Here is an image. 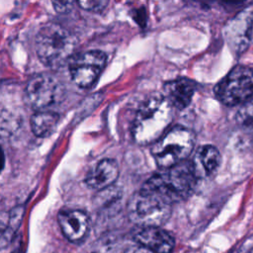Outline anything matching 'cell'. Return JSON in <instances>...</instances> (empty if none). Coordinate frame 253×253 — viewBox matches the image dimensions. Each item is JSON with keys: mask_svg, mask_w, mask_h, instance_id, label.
I'll list each match as a JSON object with an SVG mask.
<instances>
[{"mask_svg": "<svg viewBox=\"0 0 253 253\" xmlns=\"http://www.w3.org/2000/svg\"><path fill=\"white\" fill-rule=\"evenodd\" d=\"M173 107L163 96L147 99L137 110L131 134L138 144H153L168 129L173 120Z\"/></svg>", "mask_w": 253, "mask_h": 253, "instance_id": "obj_1", "label": "cell"}, {"mask_svg": "<svg viewBox=\"0 0 253 253\" xmlns=\"http://www.w3.org/2000/svg\"><path fill=\"white\" fill-rule=\"evenodd\" d=\"M198 178L191 160L154 174L145 181L141 189L154 193L171 205L187 199L194 191Z\"/></svg>", "mask_w": 253, "mask_h": 253, "instance_id": "obj_2", "label": "cell"}, {"mask_svg": "<svg viewBox=\"0 0 253 253\" xmlns=\"http://www.w3.org/2000/svg\"><path fill=\"white\" fill-rule=\"evenodd\" d=\"M76 44L75 37L56 23L42 26L35 38V48L39 59L50 68L58 67L69 60Z\"/></svg>", "mask_w": 253, "mask_h": 253, "instance_id": "obj_3", "label": "cell"}, {"mask_svg": "<svg viewBox=\"0 0 253 253\" xmlns=\"http://www.w3.org/2000/svg\"><path fill=\"white\" fill-rule=\"evenodd\" d=\"M196 142L195 133L183 126L169 128L151 145L155 163L163 169L178 165L192 153Z\"/></svg>", "mask_w": 253, "mask_h": 253, "instance_id": "obj_4", "label": "cell"}, {"mask_svg": "<svg viewBox=\"0 0 253 253\" xmlns=\"http://www.w3.org/2000/svg\"><path fill=\"white\" fill-rule=\"evenodd\" d=\"M171 210L170 203L142 189L129 198L126 206L129 220L138 227L162 225L169 218Z\"/></svg>", "mask_w": 253, "mask_h": 253, "instance_id": "obj_5", "label": "cell"}, {"mask_svg": "<svg viewBox=\"0 0 253 253\" xmlns=\"http://www.w3.org/2000/svg\"><path fill=\"white\" fill-rule=\"evenodd\" d=\"M213 91L217 100L226 106L243 105L253 97V69L245 65L234 66Z\"/></svg>", "mask_w": 253, "mask_h": 253, "instance_id": "obj_6", "label": "cell"}, {"mask_svg": "<svg viewBox=\"0 0 253 253\" xmlns=\"http://www.w3.org/2000/svg\"><path fill=\"white\" fill-rule=\"evenodd\" d=\"M65 89L62 82L50 73H40L31 77L25 87V99L35 110L44 111L60 103Z\"/></svg>", "mask_w": 253, "mask_h": 253, "instance_id": "obj_7", "label": "cell"}, {"mask_svg": "<svg viewBox=\"0 0 253 253\" xmlns=\"http://www.w3.org/2000/svg\"><path fill=\"white\" fill-rule=\"evenodd\" d=\"M106 59L105 52L101 50H87L73 55L68 69L74 84L81 88L91 87L101 74Z\"/></svg>", "mask_w": 253, "mask_h": 253, "instance_id": "obj_8", "label": "cell"}, {"mask_svg": "<svg viewBox=\"0 0 253 253\" xmlns=\"http://www.w3.org/2000/svg\"><path fill=\"white\" fill-rule=\"evenodd\" d=\"M253 29V12L243 10L227 21L224 38L230 49L237 55L247 50L251 43Z\"/></svg>", "mask_w": 253, "mask_h": 253, "instance_id": "obj_9", "label": "cell"}, {"mask_svg": "<svg viewBox=\"0 0 253 253\" xmlns=\"http://www.w3.org/2000/svg\"><path fill=\"white\" fill-rule=\"evenodd\" d=\"M63 235L71 242L82 241L88 233L90 220L88 214L75 209H62L57 215Z\"/></svg>", "mask_w": 253, "mask_h": 253, "instance_id": "obj_10", "label": "cell"}, {"mask_svg": "<svg viewBox=\"0 0 253 253\" xmlns=\"http://www.w3.org/2000/svg\"><path fill=\"white\" fill-rule=\"evenodd\" d=\"M133 237L139 245L154 253H171L175 245L173 236L160 226L138 227Z\"/></svg>", "mask_w": 253, "mask_h": 253, "instance_id": "obj_11", "label": "cell"}, {"mask_svg": "<svg viewBox=\"0 0 253 253\" xmlns=\"http://www.w3.org/2000/svg\"><path fill=\"white\" fill-rule=\"evenodd\" d=\"M196 91V84L188 78H177L163 86V97L173 109L183 110L188 107Z\"/></svg>", "mask_w": 253, "mask_h": 253, "instance_id": "obj_12", "label": "cell"}, {"mask_svg": "<svg viewBox=\"0 0 253 253\" xmlns=\"http://www.w3.org/2000/svg\"><path fill=\"white\" fill-rule=\"evenodd\" d=\"M119 164L116 160L105 158L100 160L85 177L86 185L94 190H104L115 183L119 177Z\"/></svg>", "mask_w": 253, "mask_h": 253, "instance_id": "obj_13", "label": "cell"}, {"mask_svg": "<svg viewBox=\"0 0 253 253\" xmlns=\"http://www.w3.org/2000/svg\"><path fill=\"white\" fill-rule=\"evenodd\" d=\"M221 162V156L213 145H202L195 152L191 160L194 172L199 179L211 176L216 172Z\"/></svg>", "mask_w": 253, "mask_h": 253, "instance_id": "obj_14", "label": "cell"}, {"mask_svg": "<svg viewBox=\"0 0 253 253\" xmlns=\"http://www.w3.org/2000/svg\"><path fill=\"white\" fill-rule=\"evenodd\" d=\"M58 122V114L51 111H39L31 118V128L36 136L46 137L55 130Z\"/></svg>", "mask_w": 253, "mask_h": 253, "instance_id": "obj_15", "label": "cell"}, {"mask_svg": "<svg viewBox=\"0 0 253 253\" xmlns=\"http://www.w3.org/2000/svg\"><path fill=\"white\" fill-rule=\"evenodd\" d=\"M237 126L253 139V98L241 105L235 115Z\"/></svg>", "mask_w": 253, "mask_h": 253, "instance_id": "obj_16", "label": "cell"}, {"mask_svg": "<svg viewBox=\"0 0 253 253\" xmlns=\"http://www.w3.org/2000/svg\"><path fill=\"white\" fill-rule=\"evenodd\" d=\"M78 5L84 10L98 13V12L103 11L106 8V6L108 5V2L107 1H99V0H96V1L87 0V1H79Z\"/></svg>", "mask_w": 253, "mask_h": 253, "instance_id": "obj_17", "label": "cell"}, {"mask_svg": "<svg viewBox=\"0 0 253 253\" xmlns=\"http://www.w3.org/2000/svg\"><path fill=\"white\" fill-rule=\"evenodd\" d=\"M53 8L55 11H57L58 13H67L69 12L72 7H73V3L72 2H68V1H63V2H52Z\"/></svg>", "mask_w": 253, "mask_h": 253, "instance_id": "obj_18", "label": "cell"}, {"mask_svg": "<svg viewBox=\"0 0 253 253\" xmlns=\"http://www.w3.org/2000/svg\"><path fill=\"white\" fill-rule=\"evenodd\" d=\"M125 253H154L151 250H149L148 248L141 246V245H136V246H132L130 248H128L127 250L125 251Z\"/></svg>", "mask_w": 253, "mask_h": 253, "instance_id": "obj_19", "label": "cell"}]
</instances>
